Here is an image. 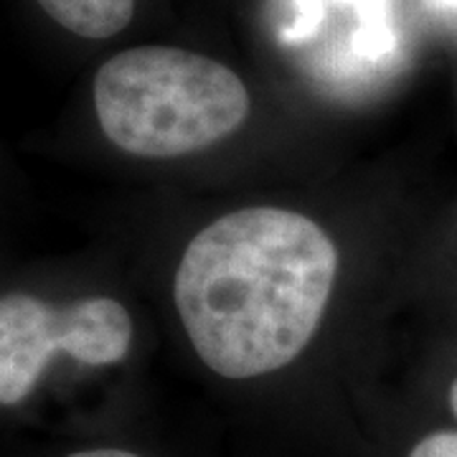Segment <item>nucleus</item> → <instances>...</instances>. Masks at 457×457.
Instances as JSON below:
<instances>
[{
  "instance_id": "nucleus-7",
  "label": "nucleus",
  "mask_w": 457,
  "mask_h": 457,
  "mask_svg": "<svg viewBox=\"0 0 457 457\" xmlns=\"http://www.w3.org/2000/svg\"><path fill=\"white\" fill-rule=\"evenodd\" d=\"M450 407H453V411H455L457 417V378L453 381V386H450Z\"/></svg>"
},
{
  "instance_id": "nucleus-3",
  "label": "nucleus",
  "mask_w": 457,
  "mask_h": 457,
  "mask_svg": "<svg viewBox=\"0 0 457 457\" xmlns=\"http://www.w3.org/2000/svg\"><path fill=\"white\" fill-rule=\"evenodd\" d=\"M130 312L112 297H84L56 308L33 295L0 297V404H21L49 369L54 353L87 366L128 356Z\"/></svg>"
},
{
  "instance_id": "nucleus-4",
  "label": "nucleus",
  "mask_w": 457,
  "mask_h": 457,
  "mask_svg": "<svg viewBox=\"0 0 457 457\" xmlns=\"http://www.w3.org/2000/svg\"><path fill=\"white\" fill-rule=\"evenodd\" d=\"M66 31L82 38H110L132 21L135 0H38Z\"/></svg>"
},
{
  "instance_id": "nucleus-6",
  "label": "nucleus",
  "mask_w": 457,
  "mask_h": 457,
  "mask_svg": "<svg viewBox=\"0 0 457 457\" xmlns=\"http://www.w3.org/2000/svg\"><path fill=\"white\" fill-rule=\"evenodd\" d=\"M69 457H140L128 450H120V447H97V450H82V453H74Z\"/></svg>"
},
{
  "instance_id": "nucleus-2",
  "label": "nucleus",
  "mask_w": 457,
  "mask_h": 457,
  "mask_svg": "<svg viewBox=\"0 0 457 457\" xmlns=\"http://www.w3.org/2000/svg\"><path fill=\"white\" fill-rule=\"evenodd\" d=\"M95 110L120 150L176 158L228 137L249 114V95L231 69L209 56L137 46L99 66Z\"/></svg>"
},
{
  "instance_id": "nucleus-8",
  "label": "nucleus",
  "mask_w": 457,
  "mask_h": 457,
  "mask_svg": "<svg viewBox=\"0 0 457 457\" xmlns=\"http://www.w3.org/2000/svg\"><path fill=\"white\" fill-rule=\"evenodd\" d=\"M437 5H445V8H457V0H435Z\"/></svg>"
},
{
  "instance_id": "nucleus-1",
  "label": "nucleus",
  "mask_w": 457,
  "mask_h": 457,
  "mask_svg": "<svg viewBox=\"0 0 457 457\" xmlns=\"http://www.w3.org/2000/svg\"><path fill=\"white\" fill-rule=\"evenodd\" d=\"M336 272L338 249L312 219L252 206L191 239L173 297L201 361L227 378H254L303 353Z\"/></svg>"
},
{
  "instance_id": "nucleus-5",
  "label": "nucleus",
  "mask_w": 457,
  "mask_h": 457,
  "mask_svg": "<svg viewBox=\"0 0 457 457\" xmlns=\"http://www.w3.org/2000/svg\"><path fill=\"white\" fill-rule=\"evenodd\" d=\"M409 457H457V432H435L414 445Z\"/></svg>"
}]
</instances>
